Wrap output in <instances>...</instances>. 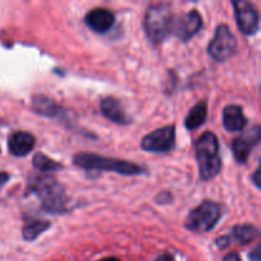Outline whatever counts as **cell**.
I'll list each match as a JSON object with an SVG mask.
<instances>
[{"mask_svg": "<svg viewBox=\"0 0 261 261\" xmlns=\"http://www.w3.org/2000/svg\"><path fill=\"white\" fill-rule=\"evenodd\" d=\"M260 170L259 168H257L256 171H255V173H254V176H252V180H254V182H255V185L257 186V188H260Z\"/></svg>", "mask_w": 261, "mask_h": 261, "instance_id": "cell-23", "label": "cell"}, {"mask_svg": "<svg viewBox=\"0 0 261 261\" xmlns=\"http://www.w3.org/2000/svg\"><path fill=\"white\" fill-rule=\"evenodd\" d=\"M232 237L234 241L245 246V245L251 244L259 237V229L254 226H249V224H242V226L240 224L232 229Z\"/></svg>", "mask_w": 261, "mask_h": 261, "instance_id": "cell-17", "label": "cell"}, {"mask_svg": "<svg viewBox=\"0 0 261 261\" xmlns=\"http://www.w3.org/2000/svg\"><path fill=\"white\" fill-rule=\"evenodd\" d=\"M223 261H241V259H240L239 254H236V252H231V254H228L226 257H224Z\"/></svg>", "mask_w": 261, "mask_h": 261, "instance_id": "cell-21", "label": "cell"}, {"mask_svg": "<svg viewBox=\"0 0 261 261\" xmlns=\"http://www.w3.org/2000/svg\"><path fill=\"white\" fill-rule=\"evenodd\" d=\"M259 142L260 127L257 125L254 126V129L247 132L246 134H242L240 137H237L233 140V143H232V150H233V155L237 162L245 165L247 162V160H249L250 153L252 152V149L256 147Z\"/></svg>", "mask_w": 261, "mask_h": 261, "instance_id": "cell-10", "label": "cell"}, {"mask_svg": "<svg viewBox=\"0 0 261 261\" xmlns=\"http://www.w3.org/2000/svg\"><path fill=\"white\" fill-rule=\"evenodd\" d=\"M9 180V175L7 172H0V189L5 185Z\"/></svg>", "mask_w": 261, "mask_h": 261, "instance_id": "cell-22", "label": "cell"}, {"mask_svg": "<svg viewBox=\"0 0 261 261\" xmlns=\"http://www.w3.org/2000/svg\"><path fill=\"white\" fill-rule=\"evenodd\" d=\"M101 111L106 119L110 121L115 122L119 125H126L129 124V117L126 116L125 111L122 110L121 105L117 99L112 98V97H106L102 99L101 102Z\"/></svg>", "mask_w": 261, "mask_h": 261, "instance_id": "cell-14", "label": "cell"}, {"mask_svg": "<svg viewBox=\"0 0 261 261\" xmlns=\"http://www.w3.org/2000/svg\"><path fill=\"white\" fill-rule=\"evenodd\" d=\"M36 139L32 134L27 132H15L10 135L9 143H8V147H9L10 153L15 157H24L28 153L32 152V149L35 148Z\"/></svg>", "mask_w": 261, "mask_h": 261, "instance_id": "cell-12", "label": "cell"}, {"mask_svg": "<svg viewBox=\"0 0 261 261\" xmlns=\"http://www.w3.org/2000/svg\"><path fill=\"white\" fill-rule=\"evenodd\" d=\"M195 150L201 180L209 181L216 177L222 168L219 143L216 134L212 132L204 133L196 143Z\"/></svg>", "mask_w": 261, "mask_h": 261, "instance_id": "cell-2", "label": "cell"}, {"mask_svg": "<svg viewBox=\"0 0 261 261\" xmlns=\"http://www.w3.org/2000/svg\"><path fill=\"white\" fill-rule=\"evenodd\" d=\"M50 227V222L47 221H41V219H37V221L28 222V223L24 224L23 227V239L27 240V241H33V240L37 239L43 231Z\"/></svg>", "mask_w": 261, "mask_h": 261, "instance_id": "cell-19", "label": "cell"}, {"mask_svg": "<svg viewBox=\"0 0 261 261\" xmlns=\"http://www.w3.org/2000/svg\"><path fill=\"white\" fill-rule=\"evenodd\" d=\"M250 261H261V252H260V245H257L249 255Z\"/></svg>", "mask_w": 261, "mask_h": 261, "instance_id": "cell-20", "label": "cell"}, {"mask_svg": "<svg viewBox=\"0 0 261 261\" xmlns=\"http://www.w3.org/2000/svg\"><path fill=\"white\" fill-rule=\"evenodd\" d=\"M32 163H33V167H35L36 170L40 171V172H43V173L56 172V171H59L63 168V166H61L60 163L56 162V161H54V160H51L50 157L42 154V153H36V154L33 155Z\"/></svg>", "mask_w": 261, "mask_h": 261, "instance_id": "cell-18", "label": "cell"}, {"mask_svg": "<svg viewBox=\"0 0 261 261\" xmlns=\"http://www.w3.org/2000/svg\"><path fill=\"white\" fill-rule=\"evenodd\" d=\"M172 19L170 5L154 4L148 8L144 25L145 33L150 42L158 45L167 38V36L172 32Z\"/></svg>", "mask_w": 261, "mask_h": 261, "instance_id": "cell-4", "label": "cell"}, {"mask_svg": "<svg viewBox=\"0 0 261 261\" xmlns=\"http://www.w3.org/2000/svg\"><path fill=\"white\" fill-rule=\"evenodd\" d=\"M155 261H175V259H173L171 255L165 254V255H161V256H158L157 260H155Z\"/></svg>", "mask_w": 261, "mask_h": 261, "instance_id": "cell-24", "label": "cell"}, {"mask_svg": "<svg viewBox=\"0 0 261 261\" xmlns=\"http://www.w3.org/2000/svg\"><path fill=\"white\" fill-rule=\"evenodd\" d=\"M33 110L36 114L47 117H58L61 114V107L45 96H37L33 98Z\"/></svg>", "mask_w": 261, "mask_h": 261, "instance_id": "cell-16", "label": "cell"}, {"mask_svg": "<svg viewBox=\"0 0 261 261\" xmlns=\"http://www.w3.org/2000/svg\"><path fill=\"white\" fill-rule=\"evenodd\" d=\"M30 193H35L42 201V208L48 213H65L66 196L64 188L55 177L48 173H41L30 181Z\"/></svg>", "mask_w": 261, "mask_h": 261, "instance_id": "cell-1", "label": "cell"}, {"mask_svg": "<svg viewBox=\"0 0 261 261\" xmlns=\"http://www.w3.org/2000/svg\"><path fill=\"white\" fill-rule=\"evenodd\" d=\"M222 217L221 205L214 201H204L194 208L185 219V227L194 233L212 231Z\"/></svg>", "mask_w": 261, "mask_h": 261, "instance_id": "cell-5", "label": "cell"}, {"mask_svg": "<svg viewBox=\"0 0 261 261\" xmlns=\"http://www.w3.org/2000/svg\"><path fill=\"white\" fill-rule=\"evenodd\" d=\"M176 130L173 125L154 130L150 134L145 135L142 140V148L147 152L168 153L175 147Z\"/></svg>", "mask_w": 261, "mask_h": 261, "instance_id": "cell-7", "label": "cell"}, {"mask_svg": "<svg viewBox=\"0 0 261 261\" xmlns=\"http://www.w3.org/2000/svg\"><path fill=\"white\" fill-rule=\"evenodd\" d=\"M237 40L227 24H219L213 40L208 46V53L214 60L226 61L236 54Z\"/></svg>", "mask_w": 261, "mask_h": 261, "instance_id": "cell-6", "label": "cell"}, {"mask_svg": "<svg viewBox=\"0 0 261 261\" xmlns=\"http://www.w3.org/2000/svg\"><path fill=\"white\" fill-rule=\"evenodd\" d=\"M234 17L240 31L247 36L255 35L259 31V13L252 3L246 0L233 2Z\"/></svg>", "mask_w": 261, "mask_h": 261, "instance_id": "cell-8", "label": "cell"}, {"mask_svg": "<svg viewBox=\"0 0 261 261\" xmlns=\"http://www.w3.org/2000/svg\"><path fill=\"white\" fill-rule=\"evenodd\" d=\"M206 115H208V105L205 101L196 103L193 109L189 111L185 119V126L188 130H195L200 127L205 122Z\"/></svg>", "mask_w": 261, "mask_h": 261, "instance_id": "cell-15", "label": "cell"}, {"mask_svg": "<svg viewBox=\"0 0 261 261\" xmlns=\"http://www.w3.org/2000/svg\"><path fill=\"white\" fill-rule=\"evenodd\" d=\"M203 27V18L198 10H190L189 13L181 15L178 20L173 22L172 32L184 42L194 37Z\"/></svg>", "mask_w": 261, "mask_h": 261, "instance_id": "cell-9", "label": "cell"}, {"mask_svg": "<svg viewBox=\"0 0 261 261\" xmlns=\"http://www.w3.org/2000/svg\"><path fill=\"white\" fill-rule=\"evenodd\" d=\"M73 161L78 167L87 171H110V172H116L125 176H137L145 173L144 168L133 162L102 157V155L92 154V153H79L74 155Z\"/></svg>", "mask_w": 261, "mask_h": 261, "instance_id": "cell-3", "label": "cell"}, {"mask_svg": "<svg viewBox=\"0 0 261 261\" xmlns=\"http://www.w3.org/2000/svg\"><path fill=\"white\" fill-rule=\"evenodd\" d=\"M247 119L237 105H229L223 110V126L229 133H239L246 127Z\"/></svg>", "mask_w": 261, "mask_h": 261, "instance_id": "cell-13", "label": "cell"}, {"mask_svg": "<svg viewBox=\"0 0 261 261\" xmlns=\"http://www.w3.org/2000/svg\"><path fill=\"white\" fill-rule=\"evenodd\" d=\"M115 23V15L111 10L96 8L86 15V24L97 33H106Z\"/></svg>", "mask_w": 261, "mask_h": 261, "instance_id": "cell-11", "label": "cell"}, {"mask_svg": "<svg viewBox=\"0 0 261 261\" xmlns=\"http://www.w3.org/2000/svg\"><path fill=\"white\" fill-rule=\"evenodd\" d=\"M99 261H120V260H117L116 257H105V259H102Z\"/></svg>", "mask_w": 261, "mask_h": 261, "instance_id": "cell-25", "label": "cell"}]
</instances>
